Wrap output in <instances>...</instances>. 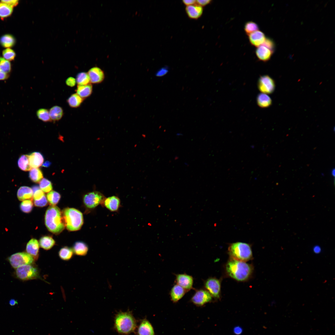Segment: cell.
Instances as JSON below:
<instances>
[{
  "mask_svg": "<svg viewBox=\"0 0 335 335\" xmlns=\"http://www.w3.org/2000/svg\"><path fill=\"white\" fill-rule=\"evenodd\" d=\"M39 243L42 248L46 250H48L54 245L55 241L51 237L45 236L40 238Z\"/></svg>",
  "mask_w": 335,
  "mask_h": 335,
  "instance_id": "4316f807",
  "label": "cell"
},
{
  "mask_svg": "<svg viewBox=\"0 0 335 335\" xmlns=\"http://www.w3.org/2000/svg\"><path fill=\"white\" fill-rule=\"evenodd\" d=\"M15 39L12 35L5 34L0 38V43L4 47L8 48L13 46L15 43Z\"/></svg>",
  "mask_w": 335,
  "mask_h": 335,
  "instance_id": "f546056e",
  "label": "cell"
},
{
  "mask_svg": "<svg viewBox=\"0 0 335 335\" xmlns=\"http://www.w3.org/2000/svg\"><path fill=\"white\" fill-rule=\"evenodd\" d=\"M258 25L252 21L246 22L244 25V29L246 34L248 35L251 33L259 30Z\"/></svg>",
  "mask_w": 335,
  "mask_h": 335,
  "instance_id": "8d00e7d4",
  "label": "cell"
},
{
  "mask_svg": "<svg viewBox=\"0 0 335 335\" xmlns=\"http://www.w3.org/2000/svg\"><path fill=\"white\" fill-rule=\"evenodd\" d=\"M17 303V301L14 299H11L9 301V304L11 306H14Z\"/></svg>",
  "mask_w": 335,
  "mask_h": 335,
  "instance_id": "db71d44e",
  "label": "cell"
},
{
  "mask_svg": "<svg viewBox=\"0 0 335 335\" xmlns=\"http://www.w3.org/2000/svg\"><path fill=\"white\" fill-rule=\"evenodd\" d=\"M176 284L183 288L186 292L193 288V278L192 276L186 274H180L176 275Z\"/></svg>",
  "mask_w": 335,
  "mask_h": 335,
  "instance_id": "7c38bea8",
  "label": "cell"
},
{
  "mask_svg": "<svg viewBox=\"0 0 335 335\" xmlns=\"http://www.w3.org/2000/svg\"><path fill=\"white\" fill-rule=\"evenodd\" d=\"M33 198L34 200H38L41 199L45 195L44 193L38 186H34L32 187Z\"/></svg>",
  "mask_w": 335,
  "mask_h": 335,
  "instance_id": "60d3db41",
  "label": "cell"
},
{
  "mask_svg": "<svg viewBox=\"0 0 335 335\" xmlns=\"http://www.w3.org/2000/svg\"><path fill=\"white\" fill-rule=\"evenodd\" d=\"M257 87L261 93L269 94L272 93L275 87L274 80L267 75L260 76L257 82Z\"/></svg>",
  "mask_w": 335,
  "mask_h": 335,
  "instance_id": "9c48e42d",
  "label": "cell"
},
{
  "mask_svg": "<svg viewBox=\"0 0 335 335\" xmlns=\"http://www.w3.org/2000/svg\"><path fill=\"white\" fill-rule=\"evenodd\" d=\"M16 277L22 280H28L39 278L38 269L31 265L21 266L16 269Z\"/></svg>",
  "mask_w": 335,
  "mask_h": 335,
  "instance_id": "8992f818",
  "label": "cell"
},
{
  "mask_svg": "<svg viewBox=\"0 0 335 335\" xmlns=\"http://www.w3.org/2000/svg\"><path fill=\"white\" fill-rule=\"evenodd\" d=\"M226 268L229 276L240 281L248 280L253 271L252 266L250 264L231 258L227 262Z\"/></svg>",
  "mask_w": 335,
  "mask_h": 335,
  "instance_id": "6da1fadb",
  "label": "cell"
},
{
  "mask_svg": "<svg viewBox=\"0 0 335 335\" xmlns=\"http://www.w3.org/2000/svg\"><path fill=\"white\" fill-rule=\"evenodd\" d=\"M256 101L258 106L262 108H268L272 104L271 98L267 94L261 93L257 95Z\"/></svg>",
  "mask_w": 335,
  "mask_h": 335,
  "instance_id": "603a6c76",
  "label": "cell"
},
{
  "mask_svg": "<svg viewBox=\"0 0 335 335\" xmlns=\"http://www.w3.org/2000/svg\"><path fill=\"white\" fill-rule=\"evenodd\" d=\"M136 325V320L129 311L121 312L114 319V327L117 331L123 334H128L133 332Z\"/></svg>",
  "mask_w": 335,
  "mask_h": 335,
  "instance_id": "3957f363",
  "label": "cell"
},
{
  "mask_svg": "<svg viewBox=\"0 0 335 335\" xmlns=\"http://www.w3.org/2000/svg\"><path fill=\"white\" fill-rule=\"evenodd\" d=\"M0 69L7 74L10 73L11 70V66L9 61L3 58L0 57Z\"/></svg>",
  "mask_w": 335,
  "mask_h": 335,
  "instance_id": "ab89813d",
  "label": "cell"
},
{
  "mask_svg": "<svg viewBox=\"0 0 335 335\" xmlns=\"http://www.w3.org/2000/svg\"><path fill=\"white\" fill-rule=\"evenodd\" d=\"M2 55L5 59L9 61L14 60L16 53L14 51L10 48H7L2 51Z\"/></svg>",
  "mask_w": 335,
  "mask_h": 335,
  "instance_id": "b9f144b4",
  "label": "cell"
},
{
  "mask_svg": "<svg viewBox=\"0 0 335 335\" xmlns=\"http://www.w3.org/2000/svg\"><path fill=\"white\" fill-rule=\"evenodd\" d=\"M248 36L251 44L256 47L262 45L266 38L264 34L259 30L251 33Z\"/></svg>",
  "mask_w": 335,
  "mask_h": 335,
  "instance_id": "5bb4252c",
  "label": "cell"
},
{
  "mask_svg": "<svg viewBox=\"0 0 335 335\" xmlns=\"http://www.w3.org/2000/svg\"><path fill=\"white\" fill-rule=\"evenodd\" d=\"M73 254L74 252L73 249L67 246L61 248L58 252L60 258L64 261H68L70 260L72 258Z\"/></svg>",
  "mask_w": 335,
  "mask_h": 335,
  "instance_id": "4dcf8cb0",
  "label": "cell"
},
{
  "mask_svg": "<svg viewBox=\"0 0 335 335\" xmlns=\"http://www.w3.org/2000/svg\"><path fill=\"white\" fill-rule=\"evenodd\" d=\"M1 2L6 3L13 7L17 5L19 3L18 0H1Z\"/></svg>",
  "mask_w": 335,
  "mask_h": 335,
  "instance_id": "7dc6e473",
  "label": "cell"
},
{
  "mask_svg": "<svg viewBox=\"0 0 335 335\" xmlns=\"http://www.w3.org/2000/svg\"><path fill=\"white\" fill-rule=\"evenodd\" d=\"M39 246V242L35 239H31L26 244L27 253L32 256L34 260H37L38 258Z\"/></svg>",
  "mask_w": 335,
  "mask_h": 335,
  "instance_id": "e0dca14e",
  "label": "cell"
},
{
  "mask_svg": "<svg viewBox=\"0 0 335 335\" xmlns=\"http://www.w3.org/2000/svg\"><path fill=\"white\" fill-rule=\"evenodd\" d=\"M105 198L104 195L100 192L93 191L85 194L83 197V201L86 208L92 209L100 204H103Z\"/></svg>",
  "mask_w": 335,
  "mask_h": 335,
  "instance_id": "ba28073f",
  "label": "cell"
},
{
  "mask_svg": "<svg viewBox=\"0 0 335 335\" xmlns=\"http://www.w3.org/2000/svg\"><path fill=\"white\" fill-rule=\"evenodd\" d=\"M51 163L50 162L48 161H46L44 163H43L42 166L45 167H48L50 165Z\"/></svg>",
  "mask_w": 335,
  "mask_h": 335,
  "instance_id": "11a10c76",
  "label": "cell"
},
{
  "mask_svg": "<svg viewBox=\"0 0 335 335\" xmlns=\"http://www.w3.org/2000/svg\"><path fill=\"white\" fill-rule=\"evenodd\" d=\"M313 251L316 254L320 253L321 251V249L320 246L315 245L313 248Z\"/></svg>",
  "mask_w": 335,
  "mask_h": 335,
  "instance_id": "f5cc1de1",
  "label": "cell"
},
{
  "mask_svg": "<svg viewBox=\"0 0 335 335\" xmlns=\"http://www.w3.org/2000/svg\"><path fill=\"white\" fill-rule=\"evenodd\" d=\"M274 52L263 45L257 47L255 51L258 59L263 62H266L269 60Z\"/></svg>",
  "mask_w": 335,
  "mask_h": 335,
  "instance_id": "2e32d148",
  "label": "cell"
},
{
  "mask_svg": "<svg viewBox=\"0 0 335 335\" xmlns=\"http://www.w3.org/2000/svg\"><path fill=\"white\" fill-rule=\"evenodd\" d=\"M76 83V79L73 77H69L65 80L66 84L68 86L71 87L74 86Z\"/></svg>",
  "mask_w": 335,
  "mask_h": 335,
  "instance_id": "bcb514c9",
  "label": "cell"
},
{
  "mask_svg": "<svg viewBox=\"0 0 335 335\" xmlns=\"http://www.w3.org/2000/svg\"><path fill=\"white\" fill-rule=\"evenodd\" d=\"M196 1V4L203 7L209 4L212 1V0H197Z\"/></svg>",
  "mask_w": 335,
  "mask_h": 335,
  "instance_id": "c3c4849f",
  "label": "cell"
},
{
  "mask_svg": "<svg viewBox=\"0 0 335 335\" xmlns=\"http://www.w3.org/2000/svg\"><path fill=\"white\" fill-rule=\"evenodd\" d=\"M29 160L32 168H36L41 166L43 164L44 158L39 152H34L29 155Z\"/></svg>",
  "mask_w": 335,
  "mask_h": 335,
  "instance_id": "44dd1931",
  "label": "cell"
},
{
  "mask_svg": "<svg viewBox=\"0 0 335 335\" xmlns=\"http://www.w3.org/2000/svg\"><path fill=\"white\" fill-rule=\"evenodd\" d=\"M138 335H155L153 327L150 323L144 319L141 322L138 329Z\"/></svg>",
  "mask_w": 335,
  "mask_h": 335,
  "instance_id": "ac0fdd59",
  "label": "cell"
},
{
  "mask_svg": "<svg viewBox=\"0 0 335 335\" xmlns=\"http://www.w3.org/2000/svg\"><path fill=\"white\" fill-rule=\"evenodd\" d=\"M206 289L212 297L219 298L221 292V283L218 279L213 277L208 279L204 283Z\"/></svg>",
  "mask_w": 335,
  "mask_h": 335,
  "instance_id": "8fae6325",
  "label": "cell"
},
{
  "mask_svg": "<svg viewBox=\"0 0 335 335\" xmlns=\"http://www.w3.org/2000/svg\"><path fill=\"white\" fill-rule=\"evenodd\" d=\"M331 174L333 176H335V169H333L331 171Z\"/></svg>",
  "mask_w": 335,
  "mask_h": 335,
  "instance_id": "9f6ffc18",
  "label": "cell"
},
{
  "mask_svg": "<svg viewBox=\"0 0 335 335\" xmlns=\"http://www.w3.org/2000/svg\"><path fill=\"white\" fill-rule=\"evenodd\" d=\"M18 199L20 201L30 199L33 197V191L31 188L26 186L20 187L17 192Z\"/></svg>",
  "mask_w": 335,
  "mask_h": 335,
  "instance_id": "7402d4cb",
  "label": "cell"
},
{
  "mask_svg": "<svg viewBox=\"0 0 335 335\" xmlns=\"http://www.w3.org/2000/svg\"><path fill=\"white\" fill-rule=\"evenodd\" d=\"M76 83L78 85H84L90 83L89 76L87 73L81 72L78 73L76 78Z\"/></svg>",
  "mask_w": 335,
  "mask_h": 335,
  "instance_id": "d590c367",
  "label": "cell"
},
{
  "mask_svg": "<svg viewBox=\"0 0 335 335\" xmlns=\"http://www.w3.org/2000/svg\"><path fill=\"white\" fill-rule=\"evenodd\" d=\"M185 10L188 17L191 19L197 20L200 18L203 12V7L196 3L186 6Z\"/></svg>",
  "mask_w": 335,
  "mask_h": 335,
  "instance_id": "9a60e30c",
  "label": "cell"
},
{
  "mask_svg": "<svg viewBox=\"0 0 335 335\" xmlns=\"http://www.w3.org/2000/svg\"><path fill=\"white\" fill-rule=\"evenodd\" d=\"M21 210L25 213L30 212L33 208V203L30 199L25 200L22 201L20 205Z\"/></svg>",
  "mask_w": 335,
  "mask_h": 335,
  "instance_id": "f35d334b",
  "label": "cell"
},
{
  "mask_svg": "<svg viewBox=\"0 0 335 335\" xmlns=\"http://www.w3.org/2000/svg\"><path fill=\"white\" fill-rule=\"evenodd\" d=\"M45 223L48 230L54 234L57 235L63 231L65 224L62 212L58 207H48L45 214Z\"/></svg>",
  "mask_w": 335,
  "mask_h": 335,
  "instance_id": "7a4b0ae2",
  "label": "cell"
},
{
  "mask_svg": "<svg viewBox=\"0 0 335 335\" xmlns=\"http://www.w3.org/2000/svg\"><path fill=\"white\" fill-rule=\"evenodd\" d=\"M39 187L43 191L46 193L50 192L52 189L51 182L45 178H43L40 181Z\"/></svg>",
  "mask_w": 335,
  "mask_h": 335,
  "instance_id": "74e56055",
  "label": "cell"
},
{
  "mask_svg": "<svg viewBox=\"0 0 335 335\" xmlns=\"http://www.w3.org/2000/svg\"><path fill=\"white\" fill-rule=\"evenodd\" d=\"M90 83H99L104 79L105 76L103 71L98 67H93L90 69L87 72Z\"/></svg>",
  "mask_w": 335,
  "mask_h": 335,
  "instance_id": "4fadbf2b",
  "label": "cell"
},
{
  "mask_svg": "<svg viewBox=\"0 0 335 335\" xmlns=\"http://www.w3.org/2000/svg\"><path fill=\"white\" fill-rule=\"evenodd\" d=\"M49 114L51 121H56L60 120L64 115L62 108L58 105L51 107L49 110Z\"/></svg>",
  "mask_w": 335,
  "mask_h": 335,
  "instance_id": "484cf974",
  "label": "cell"
},
{
  "mask_svg": "<svg viewBox=\"0 0 335 335\" xmlns=\"http://www.w3.org/2000/svg\"><path fill=\"white\" fill-rule=\"evenodd\" d=\"M168 72L169 68L166 66L159 69L156 72L155 75L157 77H162L167 74Z\"/></svg>",
  "mask_w": 335,
  "mask_h": 335,
  "instance_id": "f6af8a7d",
  "label": "cell"
},
{
  "mask_svg": "<svg viewBox=\"0 0 335 335\" xmlns=\"http://www.w3.org/2000/svg\"><path fill=\"white\" fill-rule=\"evenodd\" d=\"M29 177L33 181L38 183L42 179L43 175L42 172L39 168H33L29 172Z\"/></svg>",
  "mask_w": 335,
  "mask_h": 335,
  "instance_id": "1f68e13d",
  "label": "cell"
},
{
  "mask_svg": "<svg viewBox=\"0 0 335 335\" xmlns=\"http://www.w3.org/2000/svg\"><path fill=\"white\" fill-rule=\"evenodd\" d=\"M262 45L268 48L274 52L275 48V44L273 41L270 39L266 38L265 42Z\"/></svg>",
  "mask_w": 335,
  "mask_h": 335,
  "instance_id": "ee69618b",
  "label": "cell"
},
{
  "mask_svg": "<svg viewBox=\"0 0 335 335\" xmlns=\"http://www.w3.org/2000/svg\"><path fill=\"white\" fill-rule=\"evenodd\" d=\"M60 194L57 192L52 190L47 195V201L51 205H55L58 203L60 199Z\"/></svg>",
  "mask_w": 335,
  "mask_h": 335,
  "instance_id": "836d02e7",
  "label": "cell"
},
{
  "mask_svg": "<svg viewBox=\"0 0 335 335\" xmlns=\"http://www.w3.org/2000/svg\"><path fill=\"white\" fill-rule=\"evenodd\" d=\"M48 202L45 195L40 200H34V205L38 207H42L46 206Z\"/></svg>",
  "mask_w": 335,
  "mask_h": 335,
  "instance_id": "7bdbcfd3",
  "label": "cell"
},
{
  "mask_svg": "<svg viewBox=\"0 0 335 335\" xmlns=\"http://www.w3.org/2000/svg\"><path fill=\"white\" fill-rule=\"evenodd\" d=\"M19 168L24 171H29L32 168L30 166L29 155H23L19 158L18 161Z\"/></svg>",
  "mask_w": 335,
  "mask_h": 335,
  "instance_id": "f1b7e54d",
  "label": "cell"
},
{
  "mask_svg": "<svg viewBox=\"0 0 335 335\" xmlns=\"http://www.w3.org/2000/svg\"><path fill=\"white\" fill-rule=\"evenodd\" d=\"M228 252L231 258L242 261L246 262L252 257L251 245L245 243L236 242L230 244Z\"/></svg>",
  "mask_w": 335,
  "mask_h": 335,
  "instance_id": "5b68a950",
  "label": "cell"
},
{
  "mask_svg": "<svg viewBox=\"0 0 335 335\" xmlns=\"http://www.w3.org/2000/svg\"><path fill=\"white\" fill-rule=\"evenodd\" d=\"M65 227L68 230L75 231L81 228L83 223V214L78 210L67 208L62 212Z\"/></svg>",
  "mask_w": 335,
  "mask_h": 335,
  "instance_id": "277c9868",
  "label": "cell"
},
{
  "mask_svg": "<svg viewBox=\"0 0 335 335\" xmlns=\"http://www.w3.org/2000/svg\"><path fill=\"white\" fill-rule=\"evenodd\" d=\"M13 7L4 3L0 2V17L2 19L11 15L13 12Z\"/></svg>",
  "mask_w": 335,
  "mask_h": 335,
  "instance_id": "d6a6232c",
  "label": "cell"
},
{
  "mask_svg": "<svg viewBox=\"0 0 335 335\" xmlns=\"http://www.w3.org/2000/svg\"><path fill=\"white\" fill-rule=\"evenodd\" d=\"M84 99L80 97L77 94L75 93L71 95L67 99V102L69 106L72 108L79 107Z\"/></svg>",
  "mask_w": 335,
  "mask_h": 335,
  "instance_id": "83f0119b",
  "label": "cell"
},
{
  "mask_svg": "<svg viewBox=\"0 0 335 335\" xmlns=\"http://www.w3.org/2000/svg\"><path fill=\"white\" fill-rule=\"evenodd\" d=\"M8 74H6L0 69V80L7 79L9 77Z\"/></svg>",
  "mask_w": 335,
  "mask_h": 335,
  "instance_id": "816d5d0a",
  "label": "cell"
},
{
  "mask_svg": "<svg viewBox=\"0 0 335 335\" xmlns=\"http://www.w3.org/2000/svg\"><path fill=\"white\" fill-rule=\"evenodd\" d=\"M36 115L38 118L44 122L52 121L51 119L49 110L45 108H40L36 112Z\"/></svg>",
  "mask_w": 335,
  "mask_h": 335,
  "instance_id": "e575fe53",
  "label": "cell"
},
{
  "mask_svg": "<svg viewBox=\"0 0 335 335\" xmlns=\"http://www.w3.org/2000/svg\"><path fill=\"white\" fill-rule=\"evenodd\" d=\"M212 298V296L206 290L200 289L196 290L191 299V301L197 306H202L211 302Z\"/></svg>",
  "mask_w": 335,
  "mask_h": 335,
  "instance_id": "30bf717a",
  "label": "cell"
},
{
  "mask_svg": "<svg viewBox=\"0 0 335 335\" xmlns=\"http://www.w3.org/2000/svg\"><path fill=\"white\" fill-rule=\"evenodd\" d=\"M8 259L11 266L16 269L22 266L31 265L34 261L32 256L24 252L14 253L11 255Z\"/></svg>",
  "mask_w": 335,
  "mask_h": 335,
  "instance_id": "52a82bcc",
  "label": "cell"
},
{
  "mask_svg": "<svg viewBox=\"0 0 335 335\" xmlns=\"http://www.w3.org/2000/svg\"><path fill=\"white\" fill-rule=\"evenodd\" d=\"M186 292L183 288L176 284L172 288L170 292L171 301L174 303L177 302L183 297Z\"/></svg>",
  "mask_w": 335,
  "mask_h": 335,
  "instance_id": "ffe728a7",
  "label": "cell"
},
{
  "mask_svg": "<svg viewBox=\"0 0 335 335\" xmlns=\"http://www.w3.org/2000/svg\"><path fill=\"white\" fill-rule=\"evenodd\" d=\"M242 328L239 326H236L234 327L233 329V332L236 335H239L243 332Z\"/></svg>",
  "mask_w": 335,
  "mask_h": 335,
  "instance_id": "681fc988",
  "label": "cell"
},
{
  "mask_svg": "<svg viewBox=\"0 0 335 335\" xmlns=\"http://www.w3.org/2000/svg\"><path fill=\"white\" fill-rule=\"evenodd\" d=\"M103 204L109 211L114 212L118 209L120 204V201L118 197L113 196L105 198Z\"/></svg>",
  "mask_w": 335,
  "mask_h": 335,
  "instance_id": "d6986e66",
  "label": "cell"
},
{
  "mask_svg": "<svg viewBox=\"0 0 335 335\" xmlns=\"http://www.w3.org/2000/svg\"><path fill=\"white\" fill-rule=\"evenodd\" d=\"M72 249L76 255L84 256L87 254L88 248L85 243L82 241H77L74 243Z\"/></svg>",
  "mask_w": 335,
  "mask_h": 335,
  "instance_id": "d4e9b609",
  "label": "cell"
},
{
  "mask_svg": "<svg viewBox=\"0 0 335 335\" xmlns=\"http://www.w3.org/2000/svg\"><path fill=\"white\" fill-rule=\"evenodd\" d=\"M75 91L77 94L84 99L91 94L92 91V86L90 83L84 85H78Z\"/></svg>",
  "mask_w": 335,
  "mask_h": 335,
  "instance_id": "cb8c5ba5",
  "label": "cell"
},
{
  "mask_svg": "<svg viewBox=\"0 0 335 335\" xmlns=\"http://www.w3.org/2000/svg\"><path fill=\"white\" fill-rule=\"evenodd\" d=\"M182 2L186 6L196 3V1L195 0H183L182 1Z\"/></svg>",
  "mask_w": 335,
  "mask_h": 335,
  "instance_id": "f907efd6",
  "label": "cell"
}]
</instances>
